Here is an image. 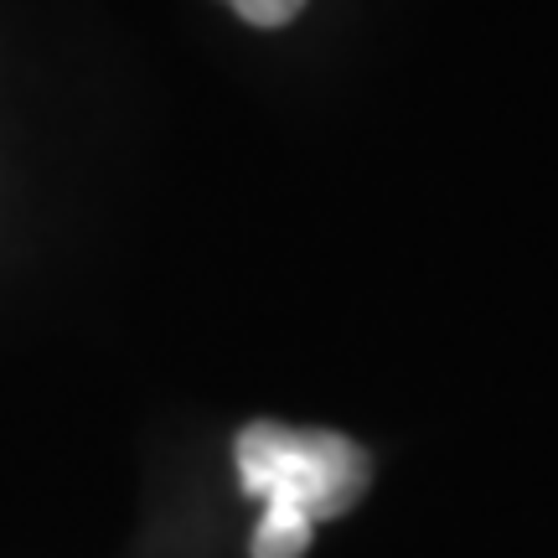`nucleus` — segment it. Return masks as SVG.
<instances>
[{"instance_id":"f257e3e1","label":"nucleus","mask_w":558,"mask_h":558,"mask_svg":"<svg viewBox=\"0 0 558 558\" xmlns=\"http://www.w3.org/2000/svg\"><path fill=\"white\" fill-rule=\"evenodd\" d=\"M239 481L264 512L295 518H341L367 492V456L337 429H284V424H248L233 439Z\"/></svg>"},{"instance_id":"f03ea898","label":"nucleus","mask_w":558,"mask_h":558,"mask_svg":"<svg viewBox=\"0 0 558 558\" xmlns=\"http://www.w3.org/2000/svg\"><path fill=\"white\" fill-rule=\"evenodd\" d=\"M316 522L295 518V512H264L259 533H254V558H300L311 548Z\"/></svg>"},{"instance_id":"7ed1b4c3","label":"nucleus","mask_w":558,"mask_h":558,"mask_svg":"<svg viewBox=\"0 0 558 558\" xmlns=\"http://www.w3.org/2000/svg\"><path fill=\"white\" fill-rule=\"evenodd\" d=\"M228 5H233L248 26H284V21L300 16L305 0H228Z\"/></svg>"}]
</instances>
